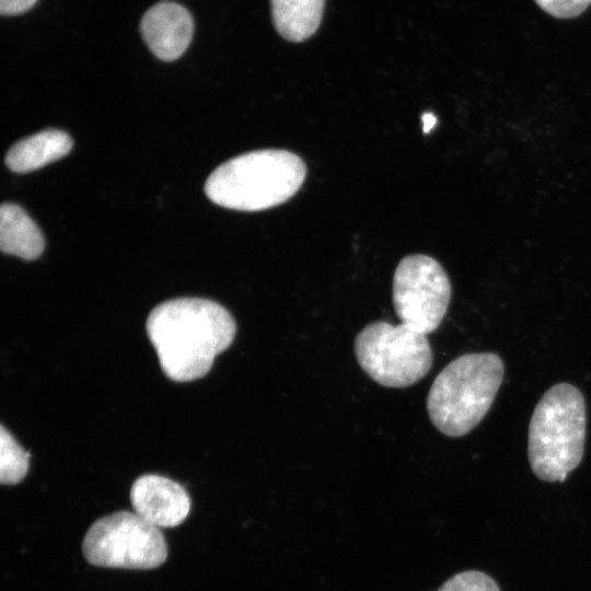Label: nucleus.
<instances>
[{"instance_id":"f03ea898","label":"nucleus","mask_w":591,"mask_h":591,"mask_svg":"<svg viewBox=\"0 0 591 591\" xmlns=\"http://www.w3.org/2000/svg\"><path fill=\"white\" fill-rule=\"evenodd\" d=\"M306 173L303 160L279 149L237 155L218 166L205 184L207 197L233 210L259 211L290 199Z\"/></svg>"},{"instance_id":"2eb2a0df","label":"nucleus","mask_w":591,"mask_h":591,"mask_svg":"<svg viewBox=\"0 0 591 591\" xmlns=\"http://www.w3.org/2000/svg\"><path fill=\"white\" fill-rule=\"evenodd\" d=\"M547 14L556 19H572L583 13L591 0H534Z\"/></svg>"},{"instance_id":"f3484780","label":"nucleus","mask_w":591,"mask_h":591,"mask_svg":"<svg viewBox=\"0 0 591 591\" xmlns=\"http://www.w3.org/2000/svg\"><path fill=\"white\" fill-rule=\"evenodd\" d=\"M422 120V130L425 134L431 131V129L437 124V117L431 112H426L421 116Z\"/></svg>"},{"instance_id":"9b49d317","label":"nucleus","mask_w":591,"mask_h":591,"mask_svg":"<svg viewBox=\"0 0 591 591\" xmlns=\"http://www.w3.org/2000/svg\"><path fill=\"white\" fill-rule=\"evenodd\" d=\"M0 247L3 253L26 260L37 258L44 251L40 230L18 205L3 204L0 208Z\"/></svg>"},{"instance_id":"7ed1b4c3","label":"nucleus","mask_w":591,"mask_h":591,"mask_svg":"<svg viewBox=\"0 0 591 591\" xmlns=\"http://www.w3.org/2000/svg\"><path fill=\"white\" fill-rule=\"evenodd\" d=\"M501 358L493 352L466 354L434 379L427 397L432 425L443 434L462 437L489 410L503 379Z\"/></svg>"},{"instance_id":"f8f14e48","label":"nucleus","mask_w":591,"mask_h":591,"mask_svg":"<svg viewBox=\"0 0 591 591\" xmlns=\"http://www.w3.org/2000/svg\"><path fill=\"white\" fill-rule=\"evenodd\" d=\"M276 30L288 40L302 42L318 27L324 0H270Z\"/></svg>"},{"instance_id":"dca6fc26","label":"nucleus","mask_w":591,"mask_h":591,"mask_svg":"<svg viewBox=\"0 0 591 591\" xmlns=\"http://www.w3.org/2000/svg\"><path fill=\"white\" fill-rule=\"evenodd\" d=\"M37 0H0L2 15H16L30 10Z\"/></svg>"},{"instance_id":"9d476101","label":"nucleus","mask_w":591,"mask_h":591,"mask_svg":"<svg viewBox=\"0 0 591 591\" xmlns=\"http://www.w3.org/2000/svg\"><path fill=\"white\" fill-rule=\"evenodd\" d=\"M71 149L72 140L65 131L43 130L16 142L8 151L5 164L15 173H27L63 158Z\"/></svg>"},{"instance_id":"4468645a","label":"nucleus","mask_w":591,"mask_h":591,"mask_svg":"<svg viewBox=\"0 0 591 591\" xmlns=\"http://www.w3.org/2000/svg\"><path fill=\"white\" fill-rule=\"evenodd\" d=\"M438 591H500V589L488 575L467 570L448 579Z\"/></svg>"},{"instance_id":"20e7f679","label":"nucleus","mask_w":591,"mask_h":591,"mask_svg":"<svg viewBox=\"0 0 591 591\" xmlns=\"http://www.w3.org/2000/svg\"><path fill=\"white\" fill-rule=\"evenodd\" d=\"M586 403L572 384L558 383L536 404L529 425L528 456L544 482H564L581 462L586 442Z\"/></svg>"},{"instance_id":"0eeeda50","label":"nucleus","mask_w":591,"mask_h":591,"mask_svg":"<svg viewBox=\"0 0 591 591\" xmlns=\"http://www.w3.org/2000/svg\"><path fill=\"white\" fill-rule=\"evenodd\" d=\"M392 297L401 323L427 335L439 327L447 314L451 282L443 267L432 257L408 255L394 273Z\"/></svg>"},{"instance_id":"f257e3e1","label":"nucleus","mask_w":591,"mask_h":591,"mask_svg":"<svg viewBox=\"0 0 591 591\" xmlns=\"http://www.w3.org/2000/svg\"><path fill=\"white\" fill-rule=\"evenodd\" d=\"M146 329L164 374L176 382L205 376L232 344L236 323L221 304L204 298L164 301L149 314Z\"/></svg>"},{"instance_id":"6e6552de","label":"nucleus","mask_w":591,"mask_h":591,"mask_svg":"<svg viewBox=\"0 0 591 591\" xmlns=\"http://www.w3.org/2000/svg\"><path fill=\"white\" fill-rule=\"evenodd\" d=\"M137 514L158 528H174L189 513L190 498L178 483L155 474L138 477L130 489Z\"/></svg>"},{"instance_id":"39448f33","label":"nucleus","mask_w":591,"mask_h":591,"mask_svg":"<svg viewBox=\"0 0 591 591\" xmlns=\"http://www.w3.org/2000/svg\"><path fill=\"white\" fill-rule=\"evenodd\" d=\"M361 369L386 387H406L427 375L433 355L427 335L401 323L373 322L356 337Z\"/></svg>"},{"instance_id":"423d86ee","label":"nucleus","mask_w":591,"mask_h":591,"mask_svg":"<svg viewBox=\"0 0 591 591\" xmlns=\"http://www.w3.org/2000/svg\"><path fill=\"white\" fill-rule=\"evenodd\" d=\"M82 552L90 564L107 568L152 569L167 558L160 529L130 511L97 519L84 535Z\"/></svg>"},{"instance_id":"1a4fd4ad","label":"nucleus","mask_w":591,"mask_h":591,"mask_svg":"<svg viewBox=\"0 0 591 591\" xmlns=\"http://www.w3.org/2000/svg\"><path fill=\"white\" fill-rule=\"evenodd\" d=\"M140 28L150 50L164 61H173L179 58L190 44L194 22L184 7L163 1L144 13Z\"/></svg>"},{"instance_id":"ddd939ff","label":"nucleus","mask_w":591,"mask_h":591,"mask_svg":"<svg viewBox=\"0 0 591 591\" xmlns=\"http://www.w3.org/2000/svg\"><path fill=\"white\" fill-rule=\"evenodd\" d=\"M30 453L1 425L0 430V480L5 485L20 483L28 470Z\"/></svg>"}]
</instances>
